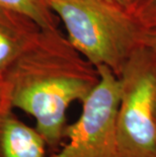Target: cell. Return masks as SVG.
<instances>
[{
  "mask_svg": "<svg viewBox=\"0 0 156 157\" xmlns=\"http://www.w3.org/2000/svg\"><path fill=\"white\" fill-rule=\"evenodd\" d=\"M98 80L95 66L57 28L41 29L3 82L12 108L35 119L36 129L56 152L64 140L69 106L83 101Z\"/></svg>",
  "mask_w": 156,
  "mask_h": 157,
  "instance_id": "1",
  "label": "cell"
},
{
  "mask_svg": "<svg viewBox=\"0 0 156 157\" xmlns=\"http://www.w3.org/2000/svg\"><path fill=\"white\" fill-rule=\"evenodd\" d=\"M47 2L63 22L72 46L93 66H107L117 77L143 46L144 29L125 9L104 0Z\"/></svg>",
  "mask_w": 156,
  "mask_h": 157,
  "instance_id": "2",
  "label": "cell"
},
{
  "mask_svg": "<svg viewBox=\"0 0 156 157\" xmlns=\"http://www.w3.org/2000/svg\"><path fill=\"white\" fill-rule=\"evenodd\" d=\"M117 113V139L121 157H156L153 53L140 47L122 70Z\"/></svg>",
  "mask_w": 156,
  "mask_h": 157,
  "instance_id": "3",
  "label": "cell"
},
{
  "mask_svg": "<svg viewBox=\"0 0 156 157\" xmlns=\"http://www.w3.org/2000/svg\"><path fill=\"white\" fill-rule=\"evenodd\" d=\"M96 69L99 80L82 101L78 120L66 127L67 142L50 157H121L117 139L120 79L107 66Z\"/></svg>",
  "mask_w": 156,
  "mask_h": 157,
  "instance_id": "4",
  "label": "cell"
},
{
  "mask_svg": "<svg viewBox=\"0 0 156 157\" xmlns=\"http://www.w3.org/2000/svg\"><path fill=\"white\" fill-rule=\"evenodd\" d=\"M42 28L25 13L0 5V82Z\"/></svg>",
  "mask_w": 156,
  "mask_h": 157,
  "instance_id": "5",
  "label": "cell"
},
{
  "mask_svg": "<svg viewBox=\"0 0 156 157\" xmlns=\"http://www.w3.org/2000/svg\"><path fill=\"white\" fill-rule=\"evenodd\" d=\"M13 109L10 102L0 106V157H47L48 145L43 136Z\"/></svg>",
  "mask_w": 156,
  "mask_h": 157,
  "instance_id": "6",
  "label": "cell"
},
{
  "mask_svg": "<svg viewBox=\"0 0 156 157\" xmlns=\"http://www.w3.org/2000/svg\"><path fill=\"white\" fill-rule=\"evenodd\" d=\"M0 5L25 13L42 29H57L59 18L50 8L47 0H0Z\"/></svg>",
  "mask_w": 156,
  "mask_h": 157,
  "instance_id": "7",
  "label": "cell"
},
{
  "mask_svg": "<svg viewBox=\"0 0 156 157\" xmlns=\"http://www.w3.org/2000/svg\"><path fill=\"white\" fill-rule=\"evenodd\" d=\"M129 12L144 31L156 29V0H135Z\"/></svg>",
  "mask_w": 156,
  "mask_h": 157,
  "instance_id": "8",
  "label": "cell"
},
{
  "mask_svg": "<svg viewBox=\"0 0 156 157\" xmlns=\"http://www.w3.org/2000/svg\"><path fill=\"white\" fill-rule=\"evenodd\" d=\"M142 45L156 54V29L144 31L142 38Z\"/></svg>",
  "mask_w": 156,
  "mask_h": 157,
  "instance_id": "9",
  "label": "cell"
},
{
  "mask_svg": "<svg viewBox=\"0 0 156 157\" xmlns=\"http://www.w3.org/2000/svg\"><path fill=\"white\" fill-rule=\"evenodd\" d=\"M104 1L129 11V9L133 5V3L135 2V0H104Z\"/></svg>",
  "mask_w": 156,
  "mask_h": 157,
  "instance_id": "10",
  "label": "cell"
},
{
  "mask_svg": "<svg viewBox=\"0 0 156 157\" xmlns=\"http://www.w3.org/2000/svg\"><path fill=\"white\" fill-rule=\"evenodd\" d=\"M6 102H9L7 96V90H6L5 83L0 82V106L3 105Z\"/></svg>",
  "mask_w": 156,
  "mask_h": 157,
  "instance_id": "11",
  "label": "cell"
},
{
  "mask_svg": "<svg viewBox=\"0 0 156 157\" xmlns=\"http://www.w3.org/2000/svg\"><path fill=\"white\" fill-rule=\"evenodd\" d=\"M153 53V52H152ZM153 60H154V69H155V94H154V113L156 120V54L153 53Z\"/></svg>",
  "mask_w": 156,
  "mask_h": 157,
  "instance_id": "12",
  "label": "cell"
}]
</instances>
